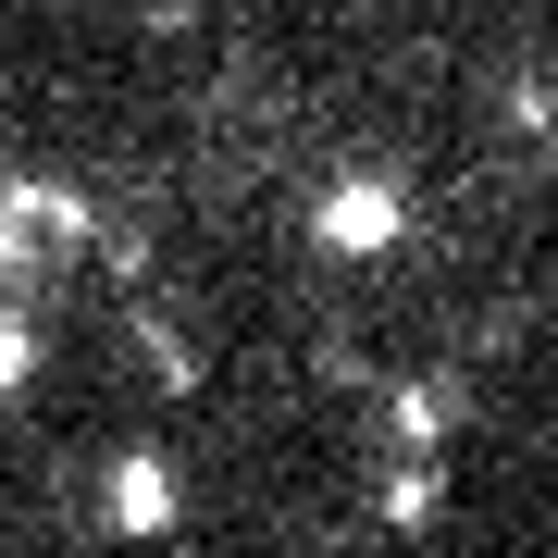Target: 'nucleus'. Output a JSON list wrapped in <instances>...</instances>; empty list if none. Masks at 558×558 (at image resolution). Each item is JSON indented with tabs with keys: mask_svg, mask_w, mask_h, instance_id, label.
<instances>
[{
	"mask_svg": "<svg viewBox=\"0 0 558 558\" xmlns=\"http://www.w3.org/2000/svg\"><path fill=\"white\" fill-rule=\"evenodd\" d=\"M311 236L336 248V260H385V248L410 236V199H398V174H348V186H323Z\"/></svg>",
	"mask_w": 558,
	"mask_h": 558,
	"instance_id": "f257e3e1",
	"label": "nucleus"
},
{
	"mask_svg": "<svg viewBox=\"0 0 558 558\" xmlns=\"http://www.w3.org/2000/svg\"><path fill=\"white\" fill-rule=\"evenodd\" d=\"M435 497H447V484H435V459H410V472L385 484V521H435Z\"/></svg>",
	"mask_w": 558,
	"mask_h": 558,
	"instance_id": "39448f33",
	"label": "nucleus"
},
{
	"mask_svg": "<svg viewBox=\"0 0 558 558\" xmlns=\"http://www.w3.org/2000/svg\"><path fill=\"white\" fill-rule=\"evenodd\" d=\"M38 236H75V199H50V186H0V286L25 274Z\"/></svg>",
	"mask_w": 558,
	"mask_h": 558,
	"instance_id": "7ed1b4c3",
	"label": "nucleus"
},
{
	"mask_svg": "<svg viewBox=\"0 0 558 558\" xmlns=\"http://www.w3.org/2000/svg\"><path fill=\"white\" fill-rule=\"evenodd\" d=\"M398 435H447V385H410V398H398Z\"/></svg>",
	"mask_w": 558,
	"mask_h": 558,
	"instance_id": "423d86ee",
	"label": "nucleus"
},
{
	"mask_svg": "<svg viewBox=\"0 0 558 558\" xmlns=\"http://www.w3.org/2000/svg\"><path fill=\"white\" fill-rule=\"evenodd\" d=\"M174 509H186L174 459H161V447H124V459H112V484H100V521H112L124 546H149V534H174Z\"/></svg>",
	"mask_w": 558,
	"mask_h": 558,
	"instance_id": "f03ea898",
	"label": "nucleus"
},
{
	"mask_svg": "<svg viewBox=\"0 0 558 558\" xmlns=\"http://www.w3.org/2000/svg\"><path fill=\"white\" fill-rule=\"evenodd\" d=\"M25 385H38V323L0 299V398H25Z\"/></svg>",
	"mask_w": 558,
	"mask_h": 558,
	"instance_id": "20e7f679",
	"label": "nucleus"
}]
</instances>
